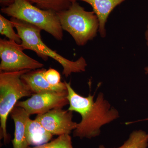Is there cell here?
I'll list each match as a JSON object with an SVG mask.
<instances>
[{
    "mask_svg": "<svg viewBox=\"0 0 148 148\" xmlns=\"http://www.w3.org/2000/svg\"><path fill=\"white\" fill-rule=\"evenodd\" d=\"M10 115L15 126L14 138L12 141L13 148H28L30 146L26 136V125L30 115L23 108L15 106Z\"/></svg>",
    "mask_w": 148,
    "mask_h": 148,
    "instance_id": "10",
    "label": "cell"
},
{
    "mask_svg": "<svg viewBox=\"0 0 148 148\" xmlns=\"http://www.w3.org/2000/svg\"><path fill=\"white\" fill-rule=\"evenodd\" d=\"M73 111L58 108L38 114L35 119L51 134L58 136L70 135L76 128L78 123L73 121Z\"/></svg>",
    "mask_w": 148,
    "mask_h": 148,
    "instance_id": "8",
    "label": "cell"
},
{
    "mask_svg": "<svg viewBox=\"0 0 148 148\" xmlns=\"http://www.w3.org/2000/svg\"><path fill=\"white\" fill-rule=\"evenodd\" d=\"M14 1V0H0V3L3 7H5L12 4Z\"/></svg>",
    "mask_w": 148,
    "mask_h": 148,
    "instance_id": "19",
    "label": "cell"
},
{
    "mask_svg": "<svg viewBox=\"0 0 148 148\" xmlns=\"http://www.w3.org/2000/svg\"><path fill=\"white\" fill-rule=\"evenodd\" d=\"M10 20L21 38V45L24 50L35 51L38 56L45 61H47L49 57L53 58L62 66L63 74L66 77H69L73 73L85 71L87 64L83 56L75 61L64 58L43 42L41 36V30L39 28L13 17H11Z\"/></svg>",
    "mask_w": 148,
    "mask_h": 148,
    "instance_id": "1",
    "label": "cell"
},
{
    "mask_svg": "<svg viewBox=\"0 0 148 148\" xmlns=\"http://www.w3.org/2000/svg\"><path fill=\"white\" fill-rule=\"evenodd\" d=\"M125 0H71L72 3L82 1L91 6L99 21V32L102 38L106 36V25L110 14L114 9Z\"/></svg>",
    "mask_w": 148,
    "mask_h": 148,
    "instance_id": "11",
    "label": "cell"
},
{
    "mask_svg": "<svg viewBox=\"0 0 148 148\" xmlns=\"http://www.w3.org/2000/svg\"><path fill=\"white\" fill-rule=\"evenodd\" d=\"M65 83L68 90L67 99L70 105L68 110L76 112L82 116L93 105L95 95L89 94L88 97H83L75 91L71 86V82L65 81Z\"/></svg>",
    "mask_w": 148,
    "mask_h": 148,
    "instance_id": "13",
    "label": "cell"
},
{
    "mask_svg": "<svg viewBox=\"0 0 148 148\" xmlns=\"http://www.w3.org/2000/svg\"><path fill=\"white\" fill-rule=\"evenodd\" d=\"M44 75L45 79L52 85L58 86L62 83L61 75L55 69L52 68H50L47 70L46 69Z\"/></svg>",
    "mask_w": 148,
    "mask_h": 148,
    "instance_id": "18",
    "label": "cell"
},
{
    "mask_svg": "<svg viewBox=\"0 0 148 148\" xmlns=\"http://www.w3.org/2000/svg\"><path fill=\"white\" fill-rule=\"evenodd\" d=\"M81 117L73 132V137L91 139L100 135L103 125L117 119L119 115L117 110L111 107L103 93L100 92L91 108Z\"/></svg>",
    "mask_w": 148,
    "mask_h": 148,
    "instance_id": "5",
    "label": "cell"
},
{
    "mask_svg": "<svg viewBox=\"0 0 148 148\" xmlns=\"http://www.w3.org/2000/svg\"><path fill=\"white\" fill-rule=\"evenodd\" d=\"M145 37L146 42H147V45L148 48V24L147 26V30H146L145 33Z\"/></svg>",
    "mask_w": 148,
    "mask_h": 148,
    "instance_id": "20",
    "label": "cell"
},
{
    "mask_svg": "<svg viewBox=\"0 0 148 148\" xmlns=\"http://www.w3.org/2000/svg\"><path fill=\"white\" fill-rule=\"evenodd\" d=\"M148 133L142 130L132 132L129 138L119 147L117 148H148Z\"/></svg>",
    "mask_w": 148,
    "mask_h": 148,
    "instance_id": "15",
    "label": "cell"
},
{
    "mask_svg": "<svg viewBox=\"0 0 148 148\" xmlns=\"http://www.w3.org/2000/svg\"><path fill=\"white\" fill-rule=\"evenodd\" d=\"M31 3H35L39 8L52 10L56 12L66 10L72 4L71 0H27Z\"/></svg>",
    "mask_w": 148,
    "mask_h": 148,
    "instance_id": "14",
    "label": "cell"
},
{
    "mask_svg": "<svg viewBox=\"0 0 148 148\" xmlns=\"http://www.w3.org/2000/svg\"></svg>",
    "mask_w": 148,
    "mask_h": 148,
    "instance_id": "23",
    "label": "cell"
},
{
    "mask_svg": "<svg viewBox=\"0 0 148 148\" xmlns=\"http://www.w3.org/2000/svg\"><path fill=\"white\" fill-rule=\"evenodd\" d=\"M28 148H74L72 145V138L70 135H63L41 145Z\"/></svg>",
    "mask_w": 148,
    "mask_h": 148,
    "instance_id": "17",
    "label": "cell"
},
{
    "mask_svg": "<svg viewBox=\"0 0 148 148\" xmlns=\"http://www.w3.org/2000/svg\"><path fill=\"white\" fill-rule=\"evenodd\" d=\"M145 73L146 74H148V66L145 68ZM148 121V118L146 119L141 120H138V121L136 122H139L142 121Z\"/></svg>",
    "mask_w": 148,
    "mask_h": 148,
    "instance_id": "21",
    "label": "cell"
},
{
    "mask_svg": "<svg viewBox=\"0 0 148 148\" xmlns=\"http://www.w3.org/2000/svg\"><path fill=\"white\" fill-rule=\"evenodd\" d=\"M57 14L63 30L69 33L79 46L93 39L99 32V19L95 12L86 10L77 1Z\"/></svg>",
    "mask_w": 148,
    "mask_h": 148,
    "instance_id": "2",
    "label": "cell"
},
{
    "mask_svg": "<svg viewBox=\"0 0 148 148\" xmlns=\"http://www.w3.org/2000/svg\"><path fill=\"white\" fill-rule=\"evenodd\" d=\"M99 148H106V147L103 145H101L99 146Z\"/></svg>",
    "mask_w": 148,
    "mask_h": 148,
    "instance_id": "22",
    "label": "cell"
},
{
    "mask_svg": "<svg viewBox=\"0 0 148 148\" xmlns=\"http://www.w3.org/2000/svg\"><path fill=\"white\" fill-rule=\"evenodd\" d=\"M1 12L45 31L56 39L63 40V30L57 12L54 11L41 9L27 0H14L12 4L1 9Z\"/></svg>",
    "mask_w": 148,
    "mask_h": 148,
    "instance_id": "3",
    "label": "cell"
},
{
    "mask_svg": "<svg viewBox=\"0 0 148 148\" xmlns=\"http://www.w3.org/2000/svg\"><path fill=\"white\" fill-rule=\"evenodd\" d=\"M14 25L11 20H9L0 14V34L4 35L9 40L21 44V40L18 34L14 30Z\"/></svg>",
    "mask_w": 148,
    "mask_h": 148,
    "instance_id": "16",
    "label": "cell"
},
{
    "mask_svg": "<svg viewBox=\"0 0 148 148\" xmlns=\"http://www.w3.org/2000/svg\"><path fill=\"white\" fill-rule=\"evenodd\" d=\"M67 95L68 90L36 93L26 101H18L15 106L23 108L30 116L43 114L69 104Z\"/></svg>",
    "mask_w": 148,
    "mask_h": 148,
    "instance_id": "7",
    "label": "cell"
},
{
    "mask_svg": "<svg viewBox=\"0 0 148 148\" xmlns=\"http://www.w3.org/2000/svg\"><path fill=\"white\" fill-rule=\"evenodd\" d=\"M53 135L36 119H29L26 125V136L29 146L36 147L50 142Z\"/></svg>",
    "mask_w": 148,
    "mask_h": 148,
    "instance_id": "12",
    "label": "cell"
},
{
    "mask_svg": "<svg viewBox=\"0 0 148 148\" xmlns=\"http://www.w3.org/2000/svg\"><path fill=\"white\" fill-rule=\"evenodd\" d=\"M45 70L42 68L29 71L21 76V80L33 94L67 91L65 81L58 86L52 85L48 82L44 75Z\"/></svg>",
    "mask_w": 148,
    "mask_h": 148,
    "instance_id": "9",
    "label": "cell"
},
{
    "mask_svg": "<svg viewBox=\"0 0 148 148\" xmlns=\"http://www.w3.org/2000/svg\"><path fill=\"white\" fill-rule=\"evenodd\" d=\"M31 70L16 72H0V138L5 145L10 137L7 131V121L18 100L33 95L21 80V76Z\"/></svg>",
    "mask_w": 148,
    "mask_h": 148,
    "instance_id": "4",
    "label": "cell"
},
{
    "mask_svg": "<svg viewBox=\"0 0 148 148\" xmlns=\"http://www.w3.org/2000/svg\"><path fill=\"white\" fill-rule=\"evenodd\" d=\"M21 44L5 39L0 40V72H16L42 69L44 65L23 52Z\"/></svg>",
    "mask_w": 148,
    "mask_h": 148,
    "instance_id": "6",
    "label": "cell"
}]
</instances>
